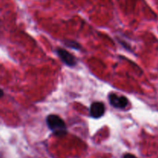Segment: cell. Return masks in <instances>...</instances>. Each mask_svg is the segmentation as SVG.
<instances>
[{
  "instance_id": "52a82bcc",
  "label": "cell",
  "mask_w": 158,
  "mask_h": 158,
  "mask_svg": "<svg viewBox=\"0 0 158 158\" xmlns=\"http://www.w3.org/2000/svg\"><path fill=\"white\" fill-rule=\"evenodd\" d=\"M3 96H4V92H3L2 89L1 88H0V98H2V97Z\"/></svg>"
},
{
  "instance_id": "277c9868",
  "label": "cell",
  "mask_w": 158,
  "mask_h": 158,
  "mask_svg": "<svg viewBox=\"0 0 158 158\" xmlns=\"http://www.w3.org/2000/svg\"><path fill=\"white\" fill-rule=\"evenodd\" d=\"M105 106L101 102H94L90 106V116L93 118H100L104 114Z\"/></svg>"
},
{
  "instance_id": "6da1fadb",
  "label": "cell",
  "mask_w": 158,
  "mask_h": 158,
  "mask_svg": "<svg viewBox=\"0 0 158 158\" xmlns=\"http://www.w3.org/2000/svg\"><path fill=\"white\" fill-rule=\"evenodd\" d=\"M46 123L49 129L53 132L56 136L62 137L66 135V126L65 122L59 116L51 114L46 118Z\"/></svg>"
},
{
  "instance_id": "3957f363",
  "label": "cell",
  "mask_w": 158,
  "mask_h": 158,
  "mask_svg": "<svg viewBox=\"0 0 158 158\" xmlns=\"http://www.w3.org/2000/svg\"><path fill=\"white\" fill-rule=\"evenodd\" d=\"M57 54H58L59 57L62 60V61L69 66H74L77 64V60L75 57L67 52L66 50L63 49H59L56 51Z\"/></svg>"
},
{
  "instance_id": "8992f818",
  "label": "cell",
  "mask_w": 158,
  "mask_h": 158,
  "mask_svg": "<svg viewBox=\"0 0 158 158\" xmlns=\"http://www.w3.org/2000/svg\"><path fill=\"white\" fill-rule=\"evenodd\" d=\"M123 158H137V157H136L134 155H133V154H127L123 156Z\"/></svg>"
},
{
  "instance_id": "7a4b0ae2",
  "label": "cell",
  "mask_w": 158,
  "mask_h": 158,
  "mask_svg": "<svg viewBox=\"0 0 158 158\" xmlns=\"http://www.w3.org/2000/svg\"><path fill=\"white\" fill-rule=\"evenodd\" d=\"M109 101L110 104L115 108L124 109L128 105V100L123 96H118L115 94L109 95Z\"/></svg>"
},
{
  "instance_id": "5b68a950",
  "label": "cell",
  "mask_w": 158,
  "mask_h": 158,
  "mask_svg": "<svg viewBox=\"0 0 158 158\" xmlns=\"http://www.w3.org/2000/svg\"><path fill=\"white\" fill-rule=\"evenodd\" d=\"M65 44H66V46H69V47L73 48V49H80V44H78L77 42H74V41H66V43H65Z\"/></svg>"
}]
</instances>
